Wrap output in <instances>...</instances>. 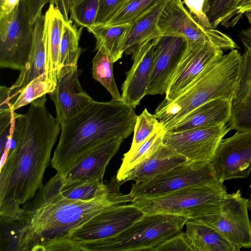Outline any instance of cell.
<instances>
[{
  "label": "cell",
  "instance_id": "cell-45",
  "mask_svg": "<svg viewBox=\"0 0 251 251\" xmlns=\"http://www.w3.org/2000/svg\"><path fill=\"white\" fill-rule=\"evenodd\" d=\"M21 0H5L3 6L0 8V17L10 13Z\"/></svg>",
  "mask_w": 251,
  "mask_h": 251
},
{
  "label": "cell",
  "instance_id": "cell-26",
  "mask_svg": "<svg viewBox=\"0 0 251 251\" xmlns=\"http://www.w3.org/2000/svg\"><path fill=\"white\" fill-rule=\"evenodd\" d=\"M130 27V24L115 25H95L88 30L96 38L95 50L103 46L114 63L122 57L124 52V45Z\"/></svg>",
  "mask_w": 251,
  "mask_h": 251
},
{
  "label": "cell",
  "instance_id": "cell-31",
  "mask_svg": "<svg viewBox=\"0 0 251 251\" xmlns=\"http://www.w3.org/2000/svg\"><path fill=\"white\" fill-rule=\"evenodd\" d=\"M99 0H74L70 8V19L87 29L95 25Z\"/></svg>",
  "mask_w": 251,
  "mask_h": 251
},
{
  "label": "cell",
  "instance_id": "cell-12",
  "mask_svg": "<svg viewBox=\"0 0 251 251\" xmlns=\"http://www.w3.org/2000/svg\"><path fill=\"white\" fill-rule=\"evenodd\" d=\"M145 214L131 203L111 207L74 230L71 239L74 251L83 242L113 236L141 219Z\"/></svg>",
  "mask_w": 251,
  "mask_h": 251
},
{
  "label": "cell",
  "instance_id": "cell-21",
  "mask_svg": "<svg viewBox=\"0 0 251 251\" xmlns=\"http://www.w3.org/2000/svg\"><path fill=\"white\" fill-rule=\"evenodd\" d=\"M45 16L47 77L51 92L57 83L60 47L67 20L53 4H50Z\"/></svg>",
  "mask_w": 251,
  "mask_h": 251
},
{
  "label": "cell",
  "instance_id": "cell-16",
  "mask_svg": "<svg viewBox=\"0 0 251 251\" xmlns=\"http://www.w3.org/2000/svg\"><path fill=\"white\" fill-rule=\"evenodd\" d=\"M223 50L208 42L188 46L163 100L175 99L211 63L223 55Z\"/></svg>",
  "mask_w": 251,
  "mask_h": 251
},
{
  "label": "cell",
  "instance_id": "cell-22",
  "mask_svg": "<svg viewBox=\"0 0 251 251\" xmlns=\"http://www.w3.org/2000/svg\"><path fill=\"white\" fill-rule=\"evenodd\" d=\"M187 162L185 158L163 144L152 155L135 168L124 183L128 181H133L134 183L149 181Z\"/></svg>",
  "mask_w": 251,
  "mask_h": 251
},
{
  "label": "cell",
  "instance_id": "cell-40",
  "mask_svg": "<svg viewBox=\"0 0 251 251\" xmlns=\"http://www.w3.org/2000/svg\"><path fill=\"white\" fill-rule=\"evenodd\" d=\"M194 251L191 241L186 232H180L157 247L155 251Z\"/></svg>",
  "mask_w": 251,
  "mask_h": 251
},
{
  "label": "cell",
  "instance_id": "cell-23",
  "mask_svg": "<svg viewBox=\"0 0 251 251\" xmlns=\"http://www.w3.org/2000/svg\"><path fill=\"white\" fill-rule=\"evenodd\" d=\"M165 0H163L130 24L123 50L130 54L145 42L161 36L157 23Z\"/></svg>",
  "mask_w": 251,
  "mask_h": 251
},
{
  "label": "cell",
  "instance_id": "cell-38",
  "mask_svg": "<svg viewBox=\"0 0 251 251\" xmlns=\"http://www.w3.org/2000/svg\"><path fill=\"white\" fill-rule=\"evenodd\" d=\"M13 112L12 109L0 111V163L4 160L10 150L13 126Z\"/></svg>",
  "mask_w": 251,
  "mask_h": 251
},
{
  "label": "cell",
  "instance_id": "cell-27",
  "mask_svg": "<svg viewBox=\"0 0 251 251\" xmlns=\"http://www.w3.org/2000/svg\"><path fill=\"white\" fill-rule=\"evenodd\" d=\"M116 180V178L115 180H111L107 184L95 179L64 182L62 176L59 190L65 197L74 200H87L108 191Z\"/></svg>",
  "mask_w": 251,
  "mask_h": 251
},
{
  "label": "cell",
  "instance_id": "cell-6",
  "mask_svg": "<svg viewBox=\"0 0 251 251\" xmlns=\"http://www.w3.org/2000/svg\"><path fill=\"white\" fill-rule=\"evenodd\" d=\"M228 194L224 182L185 187L163 195L133 199L130 203L145 214H170L196 218L203 207L223 200Z\"/></svg>",
  "mask_w": 251,
  "mask_h": 251
},
{
  "label": "cell",
  "instance_id": "cell-48",
  "mask_svg": "<svg viewBox=\"0 0 251 251\" xmlns=\"http://www.w3.org/2000/svg\"><path fill=\"white\" fill-rule=\"evenodd\" d=\"M248 208L251 212V196L248 201Z\"/></svg>",
  "mask_w": 251,
  "mask_h": 251
},
{
  "label": "cell",
  "instance_id": "cell-24",
  "mask_svg": "<svg viewBox=\"0 0 251 251\" xmlns=\"http://www.w3.org/2000/svg\"><path fill=\"white\" fill-rule=\"evenodd\" d=\"M186 233L194 251H239L210 226L194 220L186 223Z\"/></svg>",
  "mask_w": 251,
  "mask_h": 251
},
{
  "label": "cell",
  "instance_id": "cell-14",
  "mask_svg": "<svg viewBox=\"0 0 251 251\" xmlns=\"http://www.w3.org/2000/svg\"><path fill=\"white\" fill-rule=\"evenodd\" d=\"M182 37L161 36L157 38L147 95L165 94L186 50Z\"/></svg>",
  "mask_w": 251,
  "mask_h": 251
},
{
  "label": "cell",
  "instance_id": "cell-15",
  "mask_svg": "<svg viewBox=\"0 0 251 251\" xmlns=\"http://www.w3.org/2000/svg\"><path fill=\"white\" fill-rule=\"evenodd\" d=\"M77 66L61 69L54 90L49 93L56 111V118L64 125L90 104L94 100L82 88Z\"/></svg>",
  "mask_w": 251,
  "mask_h": 251
},
{
  "label": "cell",
  "instance_id": "cell-25",
  "mask_svg": "<svg viewBox=\"0 0 251 251\" xmlns=\"http://www.w3.org/2000/svg\"><path fill=\"white\" fill-rule=\"evenodd\" d=\"M165 132L163 126L161 125L134 150L128 151L124 154L122 164L116 176L118 182L124 183V180L135 168L163 144Z\"/></svg>",
  "mask_w": 251,
  "mask_h": 251
},
{
  "label": "cell",
  "instance_id": "cell-20",
  "mask_svg": "<svg viewBox=\"0 0 251 251\" xmlns=\"http://www.w3.org/2000/svg\"><path fill=\"white\" fill-rule=\"evenodd\" d=\"M232 100L217 99L195 108L166 131L178 132L193 128L226 125L230 118Z\"/></svg>",
  "mask_w": 251,
  "mask_h": 251
},
{
  "label": "cell",
  "instance_id": "cell-35",
  "mask_svg": "<svg viewBox=\"0 0 251 251\" xmlns=\"http://www.w3.org/2000/svg\"><path fill=\"white\" fill-rule=\"evenodd\" d=\"M234 0H205L203 12L211 28L224 26L232 8Z\"/></svg>",
  "mask_w": 251,
  "mask_h": 251
},
{
  "label": "cell",
  "instance_id": "cell-9",
  "mask_svg": "<svg viewBox=\"0 0 251 251\" xmlns=\"http://www.w3.org/2000/svg\"><path fill=\"white\" fill-rule=\"evenodd\" d=\"M33 26L26 0H21L9 14L0 17V67L22 71L28 63Z\"/></svg>",
  "mask_w": 251,
  "mask_h": 251
},
{
  "label": "cell",
  "instance_id": "cell-41",
  "mask_svg": "<svg viewBox=\"0 0 251 251\" xmlns=\"http://www.w3.org/2000/svg\"><path fill=\"white\" fill-rule=\"evenodd\" d=\"M205 0H184L189 10V12L193 18L203 27L211 28L209 22L203 12Z\"/></svg>",
  "mask_w": 251,
  "mask_h": 251
},
{
  "label": "cell",
  "instance_id": "cell-3",
  "mask_svg": "<svg viewBox=\"0 0 251 251\" xmlns=\"http://www.w3.org/2000/svg\"><path fill=\"white\" fill-rule=\"evenodd\" d=\"M137 117L134 108L122 100H94L61 126L51 167L63 175L94 147L114 138L125 139L133 131Z\"/></svg>",
  "mask_w": 251,
  "mask_h": 251
},
{
  "label": "cell",
  "instance_id": "cell-4",
  "mask_svg": "<svg viewBox=\"0 0 251 251\" xmlns=\"http://www.w3.org/2000/svg\"><path fill=\"white\" fill-rule=\"evenodd\" d=\"M241 54L230 50L210 64L175 99L163 100L154 115L166 131L195 108L217 99L232 101L238 80Z\"/></svg>",
  "mask_w": 251,
  "mask_h": 251
},
{
  "label": "cell",
  "instance_id": "cell-5",
  "mask_svg": "<svg viewBox=\"0 0 251 251\" xmlns=\"http://www.w3.org/2000/svg\"><path fill=\"white\" fill-rule=\"evenodd\" d=\"M188 218L170 214H145L113 236L83 242L82 251H155L158 246L181 231Z\"/></svg>",
  "mask_w": 251,
  "mask_h": 251
},
{
  "label": "cell",
  "instance_id": "cell-30",
  "mask_svg": "<svg viewBox=\"0 0 251 251\" xmlns=\"http://www.w3.org/2000/svg\"><path fill=\"white\" fill-rule=\"evenodd\" d=\"M163 0H127L123 8L105 25L129 24Z\"/></svg>",
  "mask_w": 251,
  "mask_h": 251
},
{
  "label": "cell",
  "instance_id": "cell-43",
  "mask_svg": "<svg viewBox=\"0 0 251 251\" xmlns=\"http://www.w3.org/2000/svg\"><path fill=\"white\" fill-rule=\"evenodd\" d=\"M10 89L3 85L0 87V111L12 109L10 103Z\"/></svg>",
  "mask_w": 251,
  "mask_h": 251
},
{
  "label": "cell",
  "instance_id": "cell-1",
  "mask_svg": "<svg viewBox=\"0 0 251 251\" xmlns=\"http://www.w3.org/2000/svg\"><path fill=\"white\" fill-rule=\"evenodd\" d=\"M61 179L56 173L22 205L18 219L1 224V251H74V230L100 212L133 200L129 194L120 192L122 184L117 181L92 199H69L60 192Z\"/></svg>",
  "mask_w": 251,
  "mask_h": 251
},
{
  "label": "cell",
  "instance_id": "cell-17",
  "mask_svg": "<svg viewBox=\"0 0 251 251\" xmlns=\"http://www.w3.org/2000/svg\"><path fill=\"white\" fill-rule=\"evenodd\" d=\"M157 38L145 42L133 52V65L126 73L121 88L122 101L134 108L147 95Z\"/></svg>",
  "mask_w": 251,
  "mask_h": 251
},
{
  "label": "cell",
  "instance_id": "cell-44",
  "mask_svg": "<svg viewBox=\"0 0 251 251\" xmlns=\"http://www.w3.org/2000/svg\"><path fill=\"white\" fill-rule=\"evenodd\" d=\"M239 37L244 48L251 51V27L241 30Z\"/></svg>",
  "mask_w": 251,
  "mask_h": 251
},
{
  "label": "cell",
  "instance_id": "cell-36",
  "mask_svg": "<svg viewBox=\"0 0 251 251\" xmlns=\"http://www.w3.org/2000/svg\"><path fill=\"white\" fill-rule=\"evenodd\" d=\"M228 126L230 130L251 131V97L232 104Z\"/></svg>",
  "mask_w": 251,
  "mask_h": 251
},
{
  "label": "cell",
  "instance_id": "cell-34",
  "mask_svg": "<svg viewBox=\"0 0 251 251\" xmlns=\"http://www.w3.org/2000/svg\"><path fill=\"white\" fill-rule=\"evenodd\" d=\"M50 92L47 80L37 78L33 80L13 100L10 101L12 109L14 111L30 104L38 98Z\"/></svg>",
  "mask_w": 251,
  "mask_h": 251
},
{
  "label": "cell",
  "instance_id": "cell-46",
  "mask_svg": "<svg viewBox=\"0 0 251 251\" xmlns=\"http://www.w3.org/2000/svg\"><path fill=\"white\" fill-rule=\"evenodd\" d=\"M243 1V0H234L232 6L231 10L229 13V15L226 19V23L223 27L228 28L230 27V24L234 15L236 12V10L240 3Z\"/></svg>",
  "mask_w": 251,
  "mask_h": 251
},
{
  "label": "cell",
  "instance_id": "cell-32",
  "mask_svg": "<svg viewBox=\"0 0 251 251\" xmlns=\"http://www.w3.org/2000/svg\"><path fill=\"white\" fill-rule=\"evenodd\" d=\"M251 97V51L245 49L241 56L238 80L232 104Z\"/></svg>",
  "mask_w": 251,
  "mask_h": 251
},
{
  "label": "cell",
  "instance_id": "cell-39",
  "mask_svg": "<svg viewBox=\"0 0 251 251\" xmlns=\"http://www.w3.org/2000/svg\"><path fill=\"white\" fill-rule=\"evenodd\" d=\"M127 1V0H99L95 25H106L123 8Z\"/></svg>",
  "mask_w": 251,
  "mask_h": 251
},
{
  "label": "cell",
  "instance_id": "cell-47",
  "mask_svg": "<svg viewBox=\"0 0 251 251\" xmlns=\"http://www.w3.org/2000/svg\"><path fill=\"white\" fill-rule=\"evenodd\" d=\"M245 15H246L248 21L249 22L250 25H251V10H250L246 12L245 13Z\"/></svg>",
  "mask_w": 251,
  "mask_h": 251
},
{
  "label": "cell",
  "instance_id": "cell-29",
  "mask_svg": "<svg viewBox=\"0 0 251 251\" xmlns=\"http://www.w3.org/2000/svg\"><path fill=\"white\" fill-rule=\"evenodd\" d=\"M97 50V52L92 60L93 77L107 89L113 100H122L114 78L113 60L103 46Z\"/></svg>",
  "mask_w": 251,
  "mask_h": 251
},
{
  "label": "cell",
  "instance_id": "cell-8",
  "mask_svg": "<svg viewBox=\"0 0 251 251\" xmlns=\"http://www.w3.org/2000/svg\"><path fill=\"white\" fill-rule=\"evenodd\" d=\"M157 25L162 36L183 37L188 46L208 42L223 50L239 49L227 34L200 25L184 7L181 0H165Z\"/></svg>",
  "mask_w": 251,
  "mask_h": 251
},
{
  "label": "cell",
  "instance_id": "cell-37",
  "mask_svg": "<svg viewBox=\"0 0 251 251\" xmlns=\"http://www.w3.org/2000/svg\"><path fill=\"white\" fill-rule=\"evenodd\" d=\"M48 3L54 5L69 20L71 0H26V8L30 22L34 25L37 17L42 14L43 7Z\"/></svg>",
  "mask_w": 251,
  "mask_h": 251
},
{
  "label": "cell",
  "instance_id": "cell-2",
  "mask_svg": "<svg viewBox=\"0 0 251 251\" xmlns=\"http://www.w3.org/2000/svg\"><path fill=\"white\" fill-rule=\"evenodd\" d=\"M44 95L30 103L24 131L0 163V222L17 220L22 206L43 185L50 154L61 129L46 106Z\"/></svg>",
  "mask_w": 251,
  "mask_h": 251
},
{
  "label": "cell",
  "instance_id": "cell-28",
  "mask_svg": "<svg viewBox=\"0 0 251 251\" xmlns=\"http://www.w3.org/2000/svg\"><path fill=\"white\" fill-rule=\"evenodd\" d=\"M82 28L78 29L71 19L66 21L60 47L58 72L62 68L77 66L82 51L79 46Z\"/></svg>",
  "mask_w": 251,
  "mask_h": 251
},
{
  "label": "cell",
  "instance_id": "cell-19",
  "mask_svg": "<svg viewBox=\"0 0 251 251\" xmlns=\"http://www.w3.org/2000/svg\"><path fill=\"white\" fill-rule=\"evenodd\" d=\"M45 20V16L42 13L34 24L33 42L28 62L25 69L20 71L16 82L10 87V101L33 80L41 78L48 81Z\"/></svg>",
  "mask_w": 251,
  "mask_h": 251
},
{
  "label": "cell",
  "instance_id": "cell-18",
  "mask_svg": "<svg viewBox=\"0 0 251 251\" xmlns=\"http://www.w3.org/2000/svg\"><path fill=\"white\" fill-rule=\"evenodd\" d=\"M125 139L114 138L103 142L83 153L62 175L63 180L95 179L103 181L106 168Z\"/></svg>",
  "mask_w": 251,
  "mask_h": 251
},
{
  "label": "cell",
  "instance_id": "cell-13",
  "mask_svg": "<svg viewBox=\"0 0 251 251\" xmlns=\"http://www.w3.org/2000/svg\"><path fill=\"white\" fill-rule=\"evenodd\" d=\"M211 163L221 181L248 177L251 171V131H238L223 139Z\"/></svg>",
  "mask_w": 251,
  "mask_h": 251
},
{
  "label": "cell",
  "instance_id": "cell-7",
  "mask_svg": "<svg viewBox=\"0 0 251 251\" xmlns=\"http://www.w3.org/2000/svg\"><path fill=\"white\" fill-rule=\"evenodd\" d=\"M238 189L221 201L206 205L194 220L214 229L238 251L251 248V221L248 201Z\"/></svg>",
  "mask_w": 251,
  "mask_h": 251
},
{
  "label": "cell",
  "instance_id": "cell-11",
  "mask_svg": "<svg viewBox=\"0 0 251 251\" xmlns=\"http://www.w3.org/2000/svg\"><path fill=\"white\" fill-rule=\"evenodd\" d=\"M228 125L166 131L163 144L190 163H210L218 146L230 131Z\"/></svg>",
  "mask_w": 251,
  "mask_h": 251
},
{
  "label": "cell",
  "instance_id": "cell-33",
  "mask_svg": "<svg viewBox=\"0 0 251 251\" xmlns=\"http://www.w3.org/2000/svg\"><path fill=\"white\" fill-rule=\"evenodd\" d=\"M161 125L156 116L145 108L137 117L133 140L129 151L134 150Z\"/></svg>",
  "mask_w": 251,
  "mask_h": 251
},
{
  "label": "cell",
  "instance_id": "cell-10",
  "mask_svg": "<svg viewBox=\"0 0 251 251\" xmlns=\"http://www.w3.org/2000/svg\"><path fill=\"white\" fill-rule=\"evenodd\" d=\"M217 180L211 162H187L150 181L133 183L129 194L133 199L152 198L185 187Z\"/></svg>",
  "mask_w": 251,
  "mask_h": 251
},
{
  "label": "cell",
  "instance_id": "cell-50",
  "mask_svg": "<svg viewBox=\"0 0 251 251\" xmlns=\"http://www.w3.org/2000/svg\"><path fill=\"white\" fill-rule=\"evenodd\" d=\"M250 188H251V184H250Z\"/></svg>",
  "mask_w": 251,
  "mask_h": 251
},
{
  "label": "cell",
  "instance_id": "cell-42",
  "mask_svg": "<svg viewBox=\"0 0 251 251\" xmlns=\"http://www.w3.org/2000/svg\"><path fill=\"white\" fill-rule=\"evenodd\" d=\"M251 10V0H243L234 15L230 24V27H234L243 18L245 13Z\"/></svg>",
  "mask_w": 251,
  "mask_h": 251
},
{
  "label": "cell",
  "instance_id": "cell-49",
  "mask_svg": "<svg viewBox=\"0 0 251 251\" xmlns=\"http://www.w3.org/2000/svg\"><path fill=\"white\" fill-rule=\"evenodd\" d=\"M4 1L5 0H0V8H1L3 6Z\"/></svg>",
  "mask_w": 251,
  "mask_h": 251
}]
</instances>
